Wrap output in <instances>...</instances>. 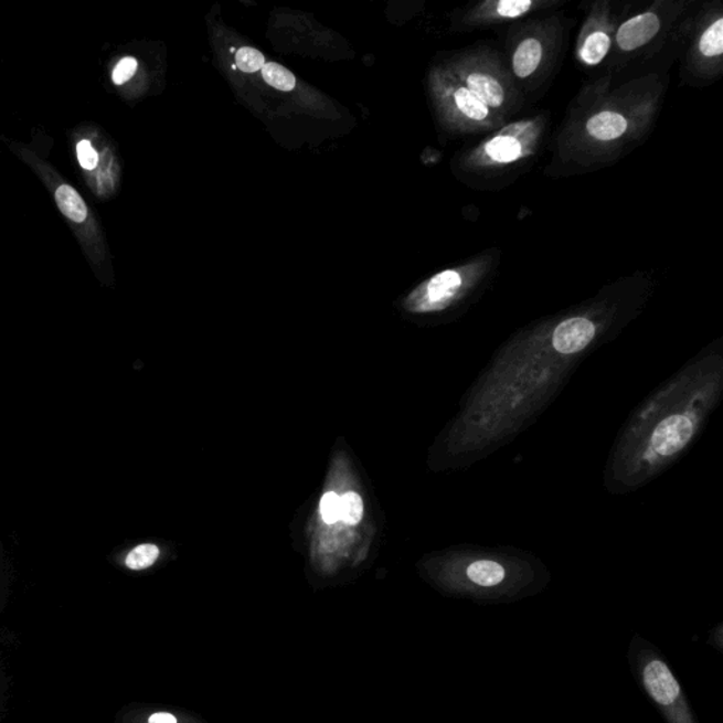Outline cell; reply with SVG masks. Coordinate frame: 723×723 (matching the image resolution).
<instances>
[{
  "label": "cell",
  "instance_id": "1",
  "mask_svg": "<svg viewBox=\"0 0 723 723\" xmlns=\"http://www.w3.org/2000/svg\"><path fill=\"white\" fill-rule=\"evenodd\" d=\"M723 392L722 351H704L646 398L619 434L606 465L610 493L659 477L701 436Z\"/></svg>",
  "mask_w": 723,
  "mask_h": 723
},
{
  "label": "cell",
  "instance_id": "2",
  "mask_svg": "<svg viewBox=\"0 0 723 723\" xmlns=\"http://www.w3.org/2000/svg\"><path fill=\"white\" fill-rule=\"evenodd\" d=\"M13 150L17 151V155L24 163L32 167L34 173L47 187L50 195L53 196L55 205L59 206L65 221L68 222L71 231L77 236L91 265L95 269L103 266L106 256L103 230H100L99 222L84 196L79 194L74 185L63 179L62 174L52 164L39 158L34 151L17 145L13 146Z\"/></svg>",
  "mask_w": 723,
  "mask_h": 723
},
{
  "label": "cell",
  "instance_id": "3",
  "mask_svg": "<svg viewBox=\"0 0 723 723\" xmlns=\"http://www.w3.org/2000/svg\"><path fill=\"white\" fill-rule=\"evenodd\" d=\"M75 158L85 184L98 199H109L118 190L119 163L108 140L94 125H84L71 134Z\"/></svg>",
  "mask_w": 723,
  "mask_h": 723
},
{
  "label": "cell",
  "instance_id": "4",
  "mask_svg": "<svg viewBox=\"0 0 723 723\" xmlns=\"http://www.w3.org/2000/svg\"><path fill=\"white\" fill-rule=\"evenodd\" d=\"M451 565L458 586L467 589L497 591L510 583L512 576H520V565L525 564L518 557L500 553H478L474 550H458Z\"/></svg>",
  "mask_w": 723,
  "mask_h": 723
},
{
  "label": "cell",
  "instance_id": "5",
  "mask_svg": "<svg viewBox=\"0 0 723 723\" xmlns=\"http://www.w3.org/2000/svg\"><path fill=\"white\" fill-rule=\"evenodd\" d=\"M641 682L647 694L670 723H697L679 681L664 661L650 657L640 667Z\"/></svg>",
  "mask_w": 723,
  "mask_h": 723
},
{
  "label": "cell",
  "instance_id": "6",
  "mask_svg": "<svg viewBox=\"0 0 723 723\" xmlns=\"http://www.w3.org/2000/svg\"><path fill=\"white\" fill-rule=\"evenodd\" d=\"M660 30V20L655 13L639 14L621 24L618 32V44L621 50L631 52L650 42Z\"/></svg>",
  "mask_w": 723,
  "mask_h": 723
},
{
  "label": "cell",
  "instance_id": "7",
  "mask_svg": "<svg viewBox=\"0 0 723 723\" xmlns=\"http://www.w3.org/2000/svg\"><path fill=\"white\" fill-rule=\"evenodd\" d=\"M462 279L457 272L445 270L434 276L428 283L427 297L434 306L445 307L461 287Z\"/></svg>",
  "mask_w": 723,
  "mask_h": 723
},
{
  "label": "cell",
  "instance_id": "8",
  "mask_svg": "<svg viewBox=\"0 0 723 723\" xmlns=\"http://www.w3.org/2000/svg\"><path fill=\"white\" fill-rule=\"evenodd\" d=\"M586 129L595 139L614 140L625 134L626 129H628V123L619 114L602 113L588 120Z\"/></svg>",
  "mask_w": 723,
  "mask_h": 723
},
{
  "label": "cell",
  "instance_id": "9",
  "mask_svg": "<svg viewBox=\"0 0 723 723\" xmlns=\"http://www.w3.org/2000/svg\"><path fill=\"white\" fill-rule=\"evenodd\" d=\"M468 91L485 106H498L503 104L504 93L502 85L498 83L497 79L490 77V75L485 74H472L469 75L468 79Z\"/></svg>",
  "mask_w": 723,
  "mask_h": 723
},
{
  "label": "cell",
  "instance_id": "10",
  "mask_svg": "<svg viewBox=\"0 0 723 723\" xmlns=\"http://www.w3.org/2000/svg\"><path fill=\"white\" fill-rule=\"evenodd\" d=\"M541 55H543V47H541L539 40H524L514 53L513 68L515 75H518L519 78L530 77L535 68L539 67Z\"/></svg>",
  "mask_w": 723,
  "mask_h": 723
},
{
  "label": "cell",
  "instance_id": "11",
  "mask_svg": "<svg viewBox=\"0 0 723 723\" xmlns=\"http://www.w3.org/2000/svg\"><path fill=\"white\" fill-rule=\"evenodd\" d=\"M487 153L490 159L499 161V163H510V161L520 158L522 146H520L518 140L509 138V136H500V138L489 141Z\"/></svg>",
  "mask_w": 723,
  "mask_h": 723
},
{
  "label": "cell",
  "instance_id": "12",
  "mask_svg": "<svg viewBox=\"0 0 723 723\" xmlns=\"http://www.w3.org/2000/svg\"><path fill=\"white\" fill-rule=\"evenodd\" d=\"M160 550L158 545L155 544H140L136 545L135 549H131L128 554L125 555L124 564L126 568L131 571H143L150 568L151 565H155L156 561L159 560Z\"/></svg>",
  "mask_w": 723,
  "mask_h": 723
},
{
  "label": "cell",
  "instance_id": "13",
  "mask_svg": "<svg viewBox=\"0 0 723 723\" xmlns=\"http://www.w3.org/2000/svg\"><path fill=\"white\" fill-rule=\"evenodd\" d=\"M609 47V35L604 32H596L585 40L583 49H581V59L589 65L599 64L608 54Z\"/></svg>",
  "mask_w": 723,
  "mask_h": 723
},
{
  "label": "cell",
  "instance_id": "14",
  "mask_svg": "<svg viewBox=\"0 0 723 723\" xmlns=\"http://www.w3.org/2000/svg\"><path fill=\"white\" fill-rule=\"evenodd\" d=\"M262 75L270 87L285 91V93L296 87L295 75L283 65L276 63L265 64V67L262 68Z\"/></svg>",
  "mask_w": 723,
  "mask_h": 723
},
{
  "label": "cell",
  "instance_id": "15",
  "mask_svg": "<svg viewBox=\"0 0 723 723\" xmlns=\"http://www.w3.org/2000/svg\"><path fill=\"white\" fill-rule=\"evenodd\" d=\"M455 104H457L464 115H467L468 118L474 120L487 119L489 114L487 106L480 103L477 96L469 93L467 88L457 91V94H455Z\"/></svg>",
  "mask_w": 723,
  "mask_h": 723
},
{
  "label": "cell",
  "instance_id": "16",
  "mask_svg": "<svg viewBox=\"0 0 723 723\" xmlns=\"http://www.w3.org/2000/svg\"><path fill=\"white\" fill-rule=\"evenodd\" d=\"M700 50L705 57H716L723 53V19L717 20L702 35Z\"/></svg>",
  "mask_w": 723,
  "mask_h": 723
},
{
  "label": "cell",
  "instance_id": "17",
  "mask_svg": "<svg viewBox=\"0 0 723 723\" xmlns=\"http://www.w3.org/2000/svg\"><path fill=\"white\" fill-rule=\"evenodd\" d=\"M363 515V502L359 495L349 492L341 498V519L349 525L361 522Z\"/></svg>",
  "mask_w": 723,
  "mask_h": 723
},
{
  "label": "cell",
  "instance_id": "18",
  "mask_svg": "<svg viewBox=\"0 0 723 723\" xmlns=\"http://www.w3.org/2000/svg\"><path fill=\"white\" fill-rule=\"evenodd\" d=\"M265 55L256 49L242 47L236 53V65L245 73H256L265 67Z\"/></svg>",
  "mask_w": 723,
  "mask_h": 723
},
{
  "label": "cell",
  "instance_id": "19",
  "mask_svg": "<svg viewBox=\"0 0 723 723\" xmlns=\"http://www.w3.org/2000/svg\"><path fill=\"white\" fill-rule=\"evenodd\" d=\"M138 68V60L134 57L120 59L119 62L116 63L113 74H110V79H113L116 87H123V85L129 83V81L135 77Z\"/></svg>",
  "mask_w": 723,
  "mask_h": 723
},
{
  "label": "cell",
  "instance_id": "20",
  "mask_svg": "<svg viewBox=\"0 0 723 723\" xmlns=\"http://www.w3.org/2000/svg\"><path fill=\"white\" fill-rule=\"evenodd\" d=\"M320 510L323 522L336 524L341 519V498L336 492H327L321 499Z\"/></svg>",
  "mask_w": 723,
  "mask_h": 723
},
{
  "label": "cell",
  "instance_id": "21",
  "mask_svg": "<svg viewBox=\"0 0 723 723\" xmlns=\"http://www.w3.org/2000/svg\"><path fill=\"white\" fill-rule=\"evenodd\" d=\"M532 0H502L498 3V13L503 18H519L532 8Z\"/></svg>",
  "mask_w": 723,
  "mask_h": 723
},
{
  "label": "cell",
  "instance_id": "22",
  "mask_svg": "<svg viewBox=\"0 0 723 723\" xmlns=\"http://www.w3.org/2000/svg\"><path fill=\"white\" fill-rule=\"evenodd\" d=\"M149 723H177V720L169 712H158V714L150 716Z\"/></svg>",
  "mask_w": 723,
  "mask_h": 723
}]
</instances>
